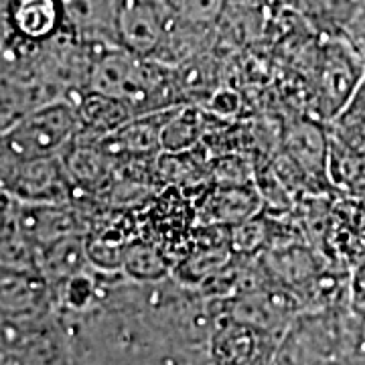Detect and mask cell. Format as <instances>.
Listing matches in <instances>:
<instances>
[{
  "instance_id": "6da1fadb",
  "label": "cell",
  "mask_w": 365,
  "mask_h": 365,
  "mask_svg": "<svg viewBox=\"0 0 365 365\" xmlns=\"http://www.w3.org/2000/svg\"><path fill=\"white\" fill-rule=\"evenodd\" d=\"M118 41L138 57H157L170 26L160 0H122L118 6Z\"/></svg>"
},
{
  "instance_id": "3957f363",
  "label": "cell",
  "mask_w": 365,
  "mask_h": 365,
  "mask_svg": "<svg viewBox=\"0 0 365 365\" xmlns=\"http://www.w3.org/2000/svg\"><path fill=\"white\" fill-rule=\"evenodd\" d=\"M331 124L339 143L365 153V79L347 108Z\"/></svg>"
},
{
  "instance_id": "277c9868",
  "label": "cell",
  "mask_w": 365,
  "mask_h": 365,
  "mask_svg": "<svg viewBox=\"0 0 365 365\" xmlns=\"http://www.w3.org/2000/svg\"><path fill=\"white\" fill-rule=\"evenodd\" d=\"M19 23H21V29L33 37L49 33L55 23L53 2L51 0H23Z\"/></svg>"
},
{
  "instance_id": "5b68a950",
  "label": "cell",
  "mask_w": 365,
  "mask_h": 365,
  "mask_svg": "<svg viewBox=\"0 0 365 365\" xmlns=\"http://www.w3.org/2000/svg\"><path fill=\"white\" fill-rule=\"evenodd\" d=\"M173 11L187 25H209L222 11V0H173Z\"/></svg>"
},
{
  "instance_id": "7a4b0ae2",
  "label": "cell",
  "mask_w": 365,
  "mask_h": 365,
  "mask_svg": "<svg viewBox=\"0 0 365 365\" xmlns=\"http://www.w3.org/2000/svg\"><path fill=\"white\" fill-rule=\"evenodd\" d=\"M288 148L299 167L309 175L329 179V140L313 124H299L288 132Z\"/></svg>"
}]
</instances>
